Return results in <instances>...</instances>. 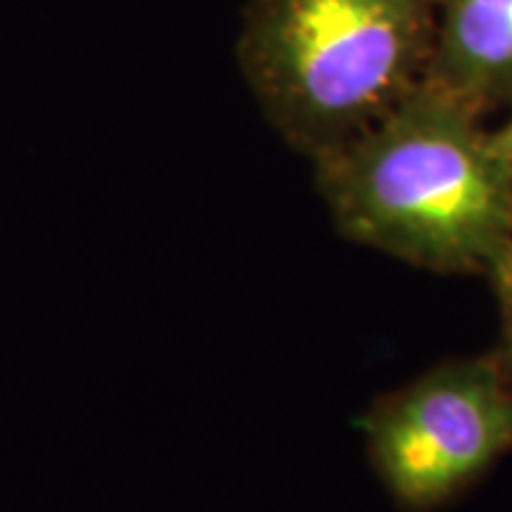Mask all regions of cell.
Masks as SVG:
<instances>
[{
  "label": "cell",
  "mask_w": 512,
  "mask_h": 512,
  "mask_svg": "<svg viewBox=\"0 0 512 512\" xmlns=\"http://www.w3.org/2000/svg\"><path fill=\"white\" fill-rule=\"evenodd\" d=\"M313 169L344 238L422 271L486 278L512 230L491 131L430 79Z\"/></svg>",
  "instance_id": "1"
},
{
  "label": "cell",
  "mask_w": 512,
  "mask_h": 512,
  "mask_svg": "<svg viewBox=\"0 0 512 512\" xmlns=\"http://www.w3.org/2000/svg\"><path fill=\"white\" fill-rule=\"evenodd\" d=\"M434 0H249L238 62L261 112L316 162L430 74Z\"/></svg>",
  "instance_id": "2"
},
{
  "label": "cell",
  "mask_w": 512,
  "mask_h": 512,
  "mask_svg": "<svg viewBox=\"0 0 512 512\" xmlns=\"http://www.w3.org/2000/svg\"><path fill=\"white\" fill-rule=\"evenodd\" d=\"M363 437L403 510L441 508L512 451V382L489 354L448 358L380 396Z\"/></svg>",
  "instance_id": "3"
},
{
  "label": "cell",
  "mask_w": 512,
  "mask_h": 512,
  "mask_svg": "<svg viewBox=\"0 0 512 512\" xmlns=\"http://www.w3.org/2000/svg\"><path fill=\"white\" fill-rule=\"evenodd\" d=\"M427 79L479 117L512 105V0H434Z\"/></svg>",
  "instance_id": "4"
},
{
  "label": "cell",
  "mask_w": 512,
  "mask_h": 512,
  "mask_svg": "<svg viewBox=\"0 0 512 512\" xmlns=\"http://www.w3.org/2000/svg\"><path fill=\"white\" fill-rule=\"evenodd\" d=\"M486 280L494 287L498 313H501V335H498L496 347L489 351V356L512 382V230Z\"/></svg>",
  "instance_id": "5"
},
{
  "label": "cell",
  "mask_w": 512,
  "mask_h": 512,
  "mask_svg": "<svg viewBox=\"0 0 512 512\" xmlns=\"http://www.w3.org/2000/svg\"><path fill=\"white\" fill-rule=\"evenodd\" d=\"M491 143H494L498 157L503 159V164L508 166V171L512 174V114L501 128L491 131Z\"/></svg>",
  "instance_id": "6"
}]
</instances>
